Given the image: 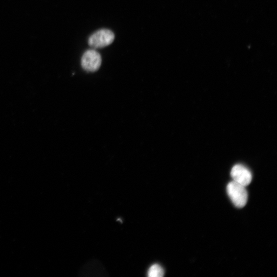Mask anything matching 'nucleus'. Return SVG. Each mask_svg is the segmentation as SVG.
<instances>
[{"mask_svg":"<svg viewBox=\"0 0 277 277\" xmlns=\"http://www.w3.org/2000/svg\"><path fill=\"white\" fill-rule=\"evenodd\" d=\"M227 192L235 206L242 208L245 206L248 200V193L245 186L233 181L229 183Z\"/></svg>","mask_w":277,"mask_h":277,"instance_id":"1","label":"nucleus"},{"mask_svg":"<svg viewBox=\"0 0 277 277\" xmlns=\"http://www.w3.org/2000/svg\"><path fill=\"white\" fill-rule=\"evenodd\" d=\"M102 63L100 54L95 49L87 50L81 58V65L88 72H95L98 70Z\"/></svg>","mask_w":277,"mask_h":277,"instance_id":"3","label":"nucleus"},{"mask_svg":"<svg viewBox=\"0 0 277 277\" xmlns=\"http://www.w3.org/2000/svg\"><path fill=\"white\" fill-rule=\"evenodd\" d=\"M164 270L163 267L157 264L151 266L148 271L149 277H162L164 275Z\"/></svg>","mask_w":277,"mask_h":277,"instance_id":"5","label":"nucleus"},{"mask_svg":"<svg viewBox=\"0 0 277 277\" xmlns=\"http://www.w3.org/2000/svg\"><path fill=\"white\" fill-rule=\"evenodd\" d=\"M233 181L245 187L248 186L252 180L251 172L241 164L235 165L231 173Z\"/></svg>","mask_w":277,"mask_h":277,"instance_id":"4","label":"nucleus"},{"mask_svg":"<svg viewBox=\"0 0 277 277\" xmlns=\"http://www.w3.org/2000/svg\"><path fill=\"white\" fill-rule=\"evenodd\" d=\"M115 34L108 29H102L92 34L89 39V44L93 48H101L110 45L115 40Z\"/></svg>","mask_w":277,"mask_h":277,"instance_id":"2","label":"nucleus"}]
</instances>
